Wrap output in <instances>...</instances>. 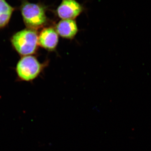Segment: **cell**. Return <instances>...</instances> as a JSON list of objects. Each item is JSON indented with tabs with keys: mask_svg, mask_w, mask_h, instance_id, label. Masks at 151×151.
Segmentation results:
<instances>
[{
	"mask_svg": "<svg viewBox=\"0 0 151 151\" xmlns=\"http://www.w3.org/2000/svg\"><path fill=\"white\" fill-rule=\"evenodd\" d=\"M21 12L24 22L30 27H39L46 22L44 9L39 5L26 2L22 6Z\"/></svg>",
	"mask_w": 151,
	"mask_h": 151,
	"instance_id": "2",
	"label": "cell"
},
{
	"mask_svg": "<svg viewBox=\"0 0 151 151\" xmlns=\"http://www.w3.org/2000/svg\"><path fill=\"white\" fill-rule=\"evenodd\" d=\"M82 11L81 6L75 0H63L57 9V13L63 19H71L78 16Z\"/></svg>",
	"mask_w": 151,
	"mask_h": 151,
	"instance_id": "4",
	"label": "cell"
},
{
	"mask_svg": "<svg viewBox=\"0 0 151 151\" xmlns=\"http://www.w3.org/2000/svg\"><path fill=\"white\" fill-rule=\"evenodd\" d=\"M13 45L19 54L29 55L35 52L38 43V37L35 31L23 30L14 35L12 40Z\"/></svg>",
	"mask_w": 151,
	"mask_h": 151,
	"instance_id": "1",
	"label": "cell"
},
{
	"mask_svg": "<svg viewBox=\"0 0 151 151\" xmlns=\"http://www.w3.org/2000/svg\"><path fill=\"white\" fill-rule=\"evenodd\" d=\"M58 41V35L51 28L44 29L38 37V43L44 48L52 50L56 47Z\"/></svg>",
	"mask_w": 151,
	"mask_h": 151,
	"instance_id": "5",
	"label": "cell"
},
{
	"mask_svg": "<svg viewBox=\"0 0 151 151\" xmlns=\"http://www.w3.org/2000/svg\"><path fill=\"white\" fill-rule=\"evenodd\" d=\"M13 11L14 9L5 0H0V27L7 24Z\"/></svg>",
	"mask_w": 151,
	"mask_h": 151,
	"instance_id": "7",
	"label": "cell"
},
{
	"mask_svg": "<svg viewBox=\"0 0 151 151\" xmlns=\"http://www.w3.org/2000/svg\"><path fill=\"white\" fill-rule=\"evenodd\" d=\"M56 31L60 36L71 39L78 32L76 23L71 19H63L58 23L56 26Z\"/></svg>",
	"mask_w": 151,
	"mask_h": 151,
	"instance_id": "6",
	"label": "cell"
},
{
	"mask_svg": "<svg viewBox=\"0 0 151 151\" xmlns=\"http://www.w3.org/2000/svg\"><path fill=\"white\" fill-rule=\"evenodd\" d=\"M42 65L32 56H25L19 61L17 67L18 75L22 80L29 81L35 78L40 73Z\"/></svg>",
	"mask_w": 151,
	"mask_h": 151,
	"instance_id": "3",
	"label": "cell"
}]
</instances>
